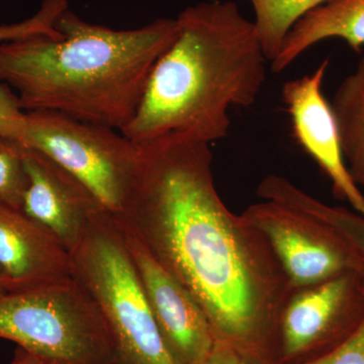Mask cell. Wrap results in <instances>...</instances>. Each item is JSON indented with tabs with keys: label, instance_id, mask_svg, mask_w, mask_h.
<instances>
[{
	"label": "cell",
	"instance_id": "1",
	"mask_svg": "<svg viewBox=\"0 0 364 364\" xmlns=\"http://www.w3.org/2000/svg\"><path fill=\"white\" fill-rule=\"evenodd\" d=\"M139 146L138 181L114 217L191 294L215 341L251 363L279 364L293 287L267 239L223 202L210 144L173 133Z\"/></svg>",
	"mask_w": 364,
	"mask_h": 364
},
{
	"label": "cell",
	"instance_id": "2",
	"mask_svg": "<svg viewBox=\"0 0 364 364\" xmlns=\"http://www.w3.org/2000/svg\"><path fill=\"white\" fill-rule=\"evenodd\" d=\"M55 28L0 44V81L25 112H53L122 132L135 116L151 71L176 38V18L133 30L88 23L66 9Z\"/></svg>",
	"mask_w": 364,
	"mask_h": 364
},
{
	"label": "cell",
	"instance_id": "3",
	"mask_svg": "<svg viewBox=\"0 0 364 364\" xmlns=\"http://www.w3.org/2000/svg\"><path fill=\"white\" fill-rule=\"evenodd\" d=\"M157 60L135 116L122 131L136 145L169 134L212 144L229 135V109L249 107L267 79V57L254 21L233 1L184 9Z\"/></svg>",
	"mask_w": 364,
	"mask_h": 364
},
{
	"label": "cell",
	"instance_id": "4",
	"mask_svg": "<svg viewBox=\"0 0 364 364\" xmlns=\"http://www.w3.org/2000/svg\"><path fill=\"white\" fill-rule=\"evenodd\" d=\"M72 277L102 314L116 364H177L148 305L123 234L100 210L70 251Z\"/></svg>",
	"mask_w": 364,
	"mask_h": 364
},
{
	"label": "cell",
	"instance_id": "5",
	"mask_svg": "<svg viewBox=\"0 0 364 364\" xmlns=\"http://www.w3.org/2000/svg\"><path fill=\"white\" fill-rule=\"evenodd\" d=\"M0 338L43 364H116L102 314L73 277L0 296Z\"/></svg>",
	"mask_w": 364,
	"mask_h": 364
},
{
	"label": "cell",
	"instance_id": "6",
	"mask_svg": "<svg viewBox=\"0 0 364 364\" xmlns=\"http://www.w3.org/2000/svg\"><path fill=\"white\" fill-rule=\"evenodd\" d=\"M20 143L82 182L112 215L123 212L140 174L142 149L122 132L58 112H26Z\"/></svg>",
	"mask_w": 364,
	"mask_h": 364
},
{
	"label": "cell",
	"instance_id": "7",
	"mask_svg": "<svg viewBox=\"0 0 364 364\" xmlns=\"http://www.w3.org/2000/svg\"><path fill=\"white\" fill-rule=\"evenodd\" d=\"M241 215L267 239L293 291L348 273L364 277L363 256L325 222L272 200Z\"/></svg>",
	"mask_w": 364,
	"mask_h": 364
},
{
	"label": "cell",
	"instance_id": "8",
	"mask_svg": "<svg viewBox=\"0 0 364 364\" xmlns=\"http://www.w3.org/2000/svg\"><path fill=\"white\" fill-rule=\"evenodd\" d=\"M364 320V277L348 273L294 291L279 321V364L322 358L350 338Z\"/></svg>",
	"mask_w": 364,
	"mask_h": 364
},
{
	"label": "cell",
	"instance_id": "9",
	"mask_svg": "<svg viewBox=\"0 0 364 364\" xmlns=\"http://www.w3.org/2000/svg\"><path fill=\"white\" fill-rule=\"evenodd\" d=\"M117 223L170 355L177 364L200 363L215 342L205 313L191 294L151 255L138 237Z\"/></svg>",
	"mask_w": 364,
	"mask_h": 364
},
{
	"label": "cell",
	"instance_id": "10",
	"mask_svg": "<svg viewBox=\"0 0 364 364\" xmlns=\"http://www.w3.org/2000/svg\"><path fill=\"white\" fill-rule=\"evenodd\" d=\"M328 66L326 59L312 74L287 81L282 100L291 117L294 138L330 179L333 195L364 217L363 193L347 168L336 117L322 92Z\"/></svg>",
	"mask_w": 364,
	"mask_h": 364
},
{
	"label": "cell",
	"instance_id": "11",
	"mask_svg": "<svg viewBox=\"0 0 364 364\" xmlns=\"http://www.w3.org/2000/svg\"><path fill=\"white\" fill-rule=\"evenodd\" d=\"M23 165L28 182L21 208L70 252L105 208L82 182L39 151L23 146Z\"/></svg>",
	"mask_w": 364,
	"mask_h": 364
},
{
	"label": "cell",
	"instance_id": "12",
	"mask_svg": "<svg viewBox=\"0 0 364 364\" xmlns=\"http://www.w3.org/2000/svg\"><path fill=\"white\" fill-rule=\"evenodd\" d=\"M0 272L7 293L72 277L70 252L21 208L0 202Z\"/></svg>",
	"mask_w": 364,
	"mask_h": 364
},
{
	"label": "cell",
	"instance_id": "13",
	"mask_svg": "<svg viewBox=\"0 0 364 364\" xmlns=\"http://www.w3.org/2000/svg\"><path fill=\"white\" fill-rule=\"evenodd\" d=\"M332 38L360 51L364 46V0H330L299 18L272 60V72L280 73L314 45Z\"/></svg>",
	"mask_w": 364,
	"mask_h": 364
},
{
	"label": "cell",
	"instance_id": "14",
	"mask_svg": "<svg viewBox=\"0 0 364 364\" xmlns=\"http://www.w3.org/2000/svg\"><path fill=\"white\" fill-rule=\"evenodd\" d=\"M347 168L364 188V56L340 83L331 102Z\"/></svg>",
	"mask_w": 364,
	"mask_h": 364
},
{
	"label": "cell",
	"instance_id": "15",
	"mask_svg": "<svg viewBox=\"0 0 364 364\" xmlns=\"http://www.w3.org/2000/svg\"><path fill=\"white\" fill-rule=\"evenodd\" d=\"M265 196L272 202L296 208L325 222L343 235L364 257V217L344 207L326 205L286 177L275 176L268 182Z\"/></svg>",
	"mask_w": 364,
	"mask_h": 364
},
{
	"label": "cell",
	"instance_id": "16",
	"mask_svg": "<svg viewBox=\"0 0 364 364\" xmlns=\"http://www.w3.org/2000/svg\"><path fill=\"white\" fill-rule=\"evenodd\" d=\"M330 0H250L255 13L256 32L270 62L294 23Z\"/></svg>",
	"mask_w": 364,
	"mask_h": 364
},
{
	"label": "cell",
	"instance_id": "17",
	"mask_svg": "<svg viewBox=\"0 0 364 364\" xmlns=\"http://www.w3.org/2000/svg\"><path fill=\"white\" fill-rule=\"evenodd\" d=\"M26 182L23 144L0 136V202L21 208Z\"/></svg>",
	"mask_w": 364,
	"mask_h": 364
},
{
	"label": "cell",
	"instance_id": "18",
	"mask_svg": "<svg viewBox=\"0 0 364 364\" xmlns=\"http://www.w3.org/2000/svg\"><path fill=\"white\" fill-rule=\"evenodd\" d=\"M66 9H68L67 0H44L39 11L31 18L20 23L0 26V44L33 36L61 37V33L55 28V23Z\"/></svg>",
	"mask_w": 364,
	"mask_h": 364
},
{
	"label": "cell",
	"instance_id": "19",
	"mask_svg": "<svg viewBox=\"0 0 364 364\" xmlns=\"http://www.w3.org/2000/svg\"><path fill=\"white\" fill-rule=\"evenodd\" d=\"M25 124L26 112L21 109L18 95L0 81V136L20 142Z\"/></svg>",
	"mask_w": 364,
	"mask_h": 364
},
{
	"label": "cell",
	"instance_id": "20",
	"mask_svg": "<svg viewBox=\"0 0 364 364\" xmlns=\"http://www.w3.org/2000/svg\"><path fill=\"white\" fill-rule=\"evenodd\" d=\"M304 364H364V320L343 344L322 358Z\"/></svg>",
	"mask_w": 364,
	"mask_h": 364
},
{
	"label": "cell",
	"instance_id": "21",
	"mask_svg": "<svg viewBox=\"0 0 364 364\" xmlns=\"http://www.w3.org/2000/svg\"><path fill=\"white\" fill-rule=\"evenodd\" d=\"M198 364H253L228 345L215 341L212 350Z\"/></svg>",
	"mask_w": 364,
	"mask_h": 364
},
{
	"label": "cell",
	"instance_id": "22",
	"mask_svg": "<svg viewBox=\"0 0 364 364\" xmlns=\"http://www.w3.org/2000/svg\"><path fill=\"white\" fill-rule=\"evenodd\" d=\"M9 364H43V363L31 352L18 346L14 351L13 359Z\"/></svg>",
	"mask_w": 364,
	"mask_h": 364
},
{
	"label": "cell",
	"instance_id": "23",
	"mask_svg": "<svg viewBox=\"0 0 364 364\" xmlns=\"http://www.w3.org/2000/svg\"><path fill=\"white\" fill-rule=\"evenodd\" d=\"M7 294L6 286H4V277H2L1 272H0V296Z\"/></svg>",
	"mask_w": 364,
	"mask_h": 364
},
{
	"label": "cell",
	"instance_id": "24",
	"mask_svg": "<svg viewBox=\"0 0 364 364\" xmlns=\"http://www.w3.org/2000/svg\"><path fill=\"white\" fill-rule=\"evenodd\" d=\"M213 1H215V0H213Z\"/></svg>",
	"mask_w": 364,
	"mask_h": 364
}]
</instances>
